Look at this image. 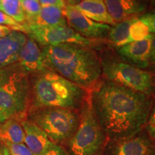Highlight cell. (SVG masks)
<instances>
[{
  "mask_svg": "<svg viewBox=\"0 0 155 155\" xmlns=\"http://www.w3.org/2000/svg\"><path fill=\"white\" fill-rule=\"evenodd\" d=\"M91 104L108 140L144 130L153 106L152 96L112 81H99L89 91Z\"/></svg>",
  "mask_w": 155,
  "mask_h": 155,
  "instance_id": "obj_1",
  "label": "cell"
},
{
  "mask_svg": "<svg viewBox=\"0 0 155 155\" xmlns=\"http://www.w3.org/2000/svg\"><path fill=\"white\" fill-rule=\"evenodd\" d=\"M45 69L58 73L88 91L102 75L101 60L93 48L67 43L41 48Z\"/></svg>",
  "mask_w": 155,
  "mask_h": 155,
  "instance_id": "obj_2",
  "label": "cell"
},
{
  "mask_svg": "<svg viewBox=\"0 0 155 155\" xmlns=\"http://www.w3.org/2000/svg\"><path fill=\"white\" fill-rule=\"evenodd\" d=\"M30 108L61 107L79 110L89 91L58 73L45 69L30 75Z\"/></svg>",
  "mask_w": 155,
  "mask_h": 155,
  "instance_id": "obj_3",
  "label": "cell"
},
{
  "mask_svg": "<svg viewBox=\"0 0 155 155\" xmlns=\"http://www.w3.org/2000/svg\"><path fill=\"white\" fill-rule=\"evenodd\" d=\"M30 101V75L17 63L0 69V123L27 119Z\"/></svg>",
  "mask_w": 155,
  "mask_h": 155,
  "instance_id": "obj_4",
  "label": "cell"
},
{
  "mask_svg": "<svg viewBox=\"0 0 155 155\" xmlns=\"http://www.w3.org/2000/svg\"><path fill=\"white\" fill-rule=\"evenodd\" d=\"M27 119L40 127L50 141L66 144L80 123V110L61 107L30 108Z\"/></svg>",
  "mask_w": 155,
  "mask_h": 155,
  "instance_id": "obj_5",
  "label": "cell"
},
{
  "mask_svg": "<svg viewBox=\"0 0 155 155\" xmlns=\"http://www.w3.org/2000/svg\"><path fill=\"white\" fill-rule=\"evenodd\" d=\"M107 137L91 104L90 95L80 109V123L66 143L68 155H103Z\"/></svg>",
  "mask_w": 155,
  "mask_h": 155,
  "instance_id": "obj_6",
  "label": "cell"
},
{
  "mask_svg": "<svg viewBox=\"0 0 155 155\" xmlns=\"http://www.w3.org/2000/svg\"><path fill=\"white\" fill-rule=\"evenodd\" d=\"M101 60L102 74L106 80L149 96L154 93V78L150 72L121 59L106 57Z\"/></svg>",
  "mask_w": 155,
  "mask_h": 155,
  "instance_id": "obj_7",
  "label": "cell"
},
{
  "mask_svg": "<svg viewBox=\"0 0 155 155\" xmlns=\"http://www.w3.org/2000/svg\"><path fill=\"white\" fill-rule=\"evenodd\" d=\"M25 34L32 38L39 45L73 43L93 48L98 44V40H90L81 36L69 26L39 27L33 25L23 24Z\"/></svg>",
  "mask_w": 155,
  "mask_h": 155,
  "instance_id": "obj_8",
  "label": "cell"
},
{
  "mask_svg": "<svg viewBox=\"0 0 155 155\" xmlns=\"http://www.w3.org/2000/svg\"><path fill=\"white\" fill-rule=\"evenodd\" d=\"M154 148L155 139L142 130L130 137L108 140L103 155H151Z\"/></svg>",
  "mask_w": 155,
  "mask_h": 155,
  "instance_id": "obj_9",
  "label": "cell"
},
{
  "mask_svg": "<svg viewBox=\"0 0 155 155\" xmlns=\"http://www.w3.org/2000/svg\"><path fill=\"white\" fill-rule=\"evenodd\" d=\"M63 13L68 25L81 36L94 40L107 38L111 25L89 19L73 5H66Z\"/></svg>",
  "mask_w": 155,
  "mask_h": 155,
  "instance_id": "obj_10",
  "label": "cell"
},
{
  "mask_svg": "<svg viewBox=\"0 0 155 155\" xmlns=\"http://www.w3.org/2000/svg\"><path fill=\"white\" fill-rule=\"evenodd\" d=\"M152 33L144 40L116 48L121 60L140 69L148 68L152 45Z\"/></svg>",
  "mask_w": 155,
  "mask_h": 155,
  "instance_id": "obj_11",
  "label": "cell"
},
{
  "mask_svg": "<svg viewBox=\"0 0 155 155\" xmlns=\"http://www.w3.org/2000/svg\"><path fill=\"white\" fill-rule=\"evenodd\" d=\"M114 22L139 17L148 9L147 0H104Z\"/></svg>",
  "mask_w": 155,
  "mask_h": 155,
  "instance_id": "obj_12",
  "label": "cell"
},
{
  "mask_svg": "<svg viewBox=\"0 0 155 155\" xmlns=\"http://www.w3.org/2000/svg\"><path fill=\"white\" fill-rule=\"evenodd\" d=\"M26 40V34L15 30L0 38V69L17 63Z\"/></svg>",
  "mask_w": 155,
  "mask_h": 155,
  "instance_id": "obj_13",
  "label": "cell"
},
{
  "mask_svg": "<svg viewBox=\"0 0 155 155\" xmlns=\"http://www.w3.org/2000/svg\"><path fill=\"white\" fill-rule=\"evenodd\" d=\"M17 63L30 75L45 69L42 63L41 49L33 39L28 35Z\"/></svg>",
  "mask_w": 155,
  "mask_h": 155,
  "instance_id": "obj_14",
  "label": "cell"
},
{
  "mask_svg": "<svg viewBox=\"0 0 155 155\" xmlns=\"http://www.w3.org/2000/svg\"><path fill=\"white\" fill-rule=\"evenodd\" d=\"M25 131L24 144L35 155H40L52 144L48 135L36 124L28 119L21 121Z\"/></svg>",
  "mask_w": 155,
  "mask_h": 155,
  "instance_id": "obj_15",
  "label": "cell"
},
{
  "mask_svg": "<svg viewBox=\"0 0 155 155\" xmlns=\"http://www.w3.org/2000/svg\"><path fill=\"white\" fill-rule=\"evenodd\" d=\"M75 7L83 15L95 22L111 26L116 24L108 13L104 0H83Z\"/></svg>",
  "mask_w": 155,
  "mask_h": 155,
  "instance_id": "obj_16",
  "label": "cell"
},
{
  "mask_svg": "<svg viewBox=\"0 0 155 155\" xmlns=\"http://www.w3.org/2000/svg\"><path fill=\"white\" fill-rule=\"evenodd\" d=\"M63 9L54 6L42 7L40 13L33 22L27 25H33L39 27L68 26Z\"/></svg>",
  "mask_w": 155,
  "mask_h": 155,
  "instance_id": "obj_17",
  "label": "cell"
},
{
  "mask_svg": "<svg viewBox=\"0 0 155 155\" xmlns=\"http://www.w3.org/2000/svg\"><path fill=\"white\" fill-rule=\"evenodd\" d=\"M25 131L21 121L8 119L0 123V141L22 144L25 141Z\"/></svg>",
  "mask_w": 155,
  "mask_h": 155,
  "instance_id": "obj_18",
  "label": "cell"
},
{
  "mask_svg": "<svg viewBox=\"0 0 155 155\" xmlns=\"http://www.w3.org/2000/svg\"><path fill=\"white\" fill-rule=\"evenodd\" d=\"M134 18L117 22L111 26L107 37L108 42L111 45L118 48L131 43L130 27Z\"/></svg>",
  "mask_w": 155,
  "mask_h": 155,
  "instance_id": "obj_19",
  "label": "cell"
},
{
  "mask_svg": "<svg viewBox=\"0 0 155 155\" xmlns=\"http://www.w3.org/2000/svg\"><path fill=\"white\" fill-rule=\"evenodd\" d=\"M2 11L19 24L23 25L26 17L23 10L22 0H1Z\"/></svg>",
  "mask_w": 155,
  "mask_h": 155,
  "instance_id": "obj_20",
  "label": "cell"
},
{
  "mask_svg": "<svg viewBox=\"0 0 155 155\" xmlns=\"http://www.w3.org/2000/svg\"><path fill=\"white\" fill-rule=\"evenodd\" d=\"M150 34L147 25L139 20L138 17H134L133 19L132 23L130 27L131 42L144 40Z\"/></svg>",
  "mask_w": 155,
  "mask_h": 155,
  "instance_id": "obj_21",
  "label": "cell"
},
{
  "mask_svg": "<svg viewBox=\"0 0 155 155\" xmlns=\"http://www.w3.org/2000/svg\"><path fill=\"white\" fill-rule=\"evenodd\" d=\"M23 10H24L26 21L24 24H30L36 18L42 6L38 0H22Z\"/></svg>",
  "mask_w": 155,
  "mask_h": 155,
  "instance_id": "obj_22",
  "label": "cell"
},
{
  "mask_svg": "<svg viewBox=\"0 0 155 155\" xmlns=\"http://www.w3.org/2000/svg\"><path fill=\"white\" fill-rule=\"evenodd\" d=\"M0 25L9 27L15 31H18V32H22L25 33L23 25L19 24L14 19H12L11 17H9V15L5 14L4 12L1 10H0Z\"/></svg>",
  "mask_w": 155,
  "mask_h": 155,
  "instance_id": "obj_23",
  "label": "cell"
},
{
  "mask_svg": "<svg viewBox=\"0 0 155 155\" xmlns=\"http://www.w3.org/2000/svg\"><path fill=\"white\" fill-rule=\"evenodd\" d=\"M3 143L8 149L12 155H35L24 143L22 144H14L10 142Z\"/></svg>",
  "mask_w": 155,
  "mask_h": 155,
  "instance_id": "obj_24",
  "label": "cell"
},
{
  "mask_svg": "<svg viewBox=\"0 0 155 155\" xmlns=\"http://www.w3.org/2000/svg\"><path fill=\"white\" fill-rule=\"evenodd\" d=\"M138 19L147 25L150 32L155 35V11L145 12L144 14L139 16Z\"/></svg>",
  "mask_w": 155,
  "mask_h": 155,
  "instance_id": "obj_25",
  "label": "cell"
},
{
  "mask_svg": "<svg viewBox=\"0 0 155 155\" xmlns=\"http://www.w3.org/2000/svg\"><path fill=\"white\" fill-rule=\"evenodd\" d=\"M145 129H146L147 134L152 139H155V103L151 109L146 126H145Z\"/></svg>",
  "mask_w": 155,
  "mask_h": 155,
  "instance_id": "obj_26",
  "label": "cell"
},
{
  "mask_svg": "<svg viewBox=\"0 0 155 155\" xmlns=\"http://www.w3.org/2000/svg\"><path fill=\"white\" fill-rule=\"evenodd\" d=\"M40 155H68V154L61 145L53 142L47 150Z\"/></svg>",
  "mask_w": 155,
  "mask_h": 155,
  "instance_id": "obj_27",
  "label": "cell"
},
{
  "mask_svg": "<svg viewBox=\"0 0 155 155\" xmlns=\"http://www.w3.org/2000/svg\"><path fill=\"white\" fill-rule=\"evenodd\" d=\"M152 35V45H151L150 63H149L148 68L155 74V35Z\"/></svg>",
  "mask_w": 155,
  "mask_h": 155,
  "instance_id": "obj_28",
  "label": "cell"
},
{
  "mask_svg": "<svg viewBox=\"0 0 155 155\" xmlns=\"http://www.w3.org/2000/svg\"><path fill=\"white\" fill-rule=\"evenodd\" d=\"M42 7H48V6H54V7H61L65 9L66 2L65 0H38Z\"/></svg>",
  "mask_w": 155,
  "mask_h": 155,
  "instance_id": "obj_29",
  "label": "cell"
},
{
  "mask_svg": "<svg viewBox=\"0 0 155 155\" xmlns=\"http://www.w3.org/2000/svg\"><path fill=\"white\" fill-rule=\"evenodd\" d=\"M12 31V29L9 28V27L0 25V38H5V37L9 35Z\"/></svg>",
  "mask_w": 155,
  "mask_h": 155,
  "instance_id": "obj_30",
  "label": "cell"
},
{
  "mask_svg": "<svg viewBox=\"0 0 155 155\" xmlns=\"http://www.w3.org/2000/svg\"><path fill=\"white\" fill-rule=\"evenodd\" d=\"M0 155H12L3 142L0 141Z\"/></svg>",
  "mask_w": 155,
  "mask_h": 155,
  "instance_id": "obj_31",
  "label": "cell"
},
{
  "mask_svg": "<svg viewBox=\"0 0 155 155\" xmlns=\"http://www.w3.org/2000/svg\"><path fill=\"white\" fill-rule=\"evenodd\" d=\"M148 8H150V11H155V0H147Z\"/></svg>",
  "mask_w": 155,
  "mask_h": 155,
  "instance_id": "obj_32",
  "label": "cell"
},
{
  "mask_svg": "<svg viewBox=\"0 0 155 155\" xmlns=\"http://www.w3.org/2000/svg\"><path fill=\"white\" fill-rule=\"evenodd\" d=\"M65 2H66L67 5L75 6V5H77L78 4L81 2L83 0H65Z\"/></svg>",
  "mask_w": 155,
  "mask_h": 155,
  "instance_id": "obj_33",
  "label": "cell"
},
{
  "mask_svg": "<svg viewBox=\"0 0 155 155\" xmlns=\"http://www.w3.org/2000/svg\"><path fill=\"white\" fill-rule=\"evenodd\" d=\"M151 155H155V148L154 149V150H153V152H152V154H151Z\"/></svg>",
  "mask_w": 155,
  "mask_h": 155,
  "instance_id": "obj_34",
  "label": "cell"
},
{
  "mask_svg": "<svg viewBox=\"0 0 155 155\" xmlns=\"http://www.w3.org/2000/svg\"><path fill=\"white\" fill-rule=\"evenodd\" d=\"M0 10L2 11V1L0 0Z\"/></svg>",
  "mask_w": 155,
  "mask_h": 155,
  "instance_id": "obj_35",
  "label": "cell"
}]
</instances>
